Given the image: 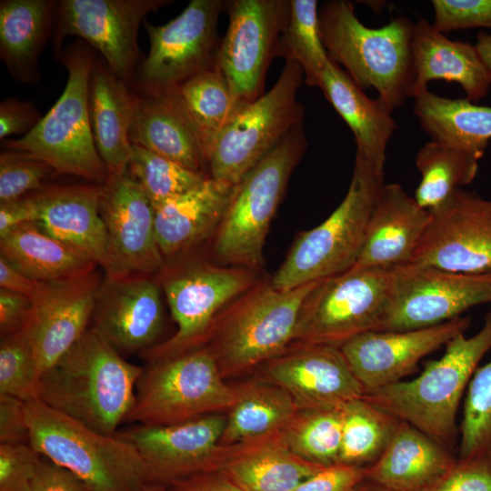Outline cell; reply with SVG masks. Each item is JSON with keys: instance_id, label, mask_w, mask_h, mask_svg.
Wrapping results in <instances>:
<instances>
[{"instance_id": "cell-1", "label": "cell", "mask_w": 491, "mask_h": 491, "mask_svg": "<svg viewBox=\"0 0 491 491\" xmlns=\"http://www.w3.org/2000/svg\"><path fill=\"white\" fill-rule=\"evenodd\" d=\"M144 366L127 362L90 327L40 376L35 398L105 435H115Z\"/></svg>"}, {"instance_id": "cell-2", "label": "cell", "mask_w": 491, "mask_h": 491, "mask_svg": "<svg viewBox=\"0 0 491 491\" xmlns=\"http://www.w3.org/2000/svg\"><path fill=\"white\" fill-rule=\"evenodd\" d=\"M445 346L443 356L429 362L417 376L363 396L452 452L460 402L481 359L491 350V310L475 335L461 333Z\"/></svg>"}, {"instance_id": "cell-3", "label": "cell", "mask_w": 491, "mask_h": 491, "mask_svg": "<svg viewBox=\"0 0 491 491\" xmlns=\"http://www.w3.org/2000/svg\"><path fill=\"white\" fill-rule=\"evenodd\" d=\"M320 35L329 58L346 69L362 89L373 87L393 111L407 97L414 83L412 40L415 24L396 16L370 28L345 0L325 3L318 12Z\"/></svg>"}, {"instance_id": "cell-4", "label": "cell", "mask_w": 491, "mask_h": 491, "mask_svg": "<svg viewBox=\"0 0 491 491\" xmlns=\"http://www.w3.org/2000/svg\"><path fill=\"white\" fill-rule=\"evenodd\" d=\"M320 281L291 290L259 281L222 312L204 346L223 377L246 373L286 351L294 343L303 304Z\"/></svg>"}, {"instance_id": "cell-5", "label": "cell", "mask_w": 491, "mask_h": 491, "mask_svg": "<svg viewBox=\"0 0 491 491\" xmlns=\"http://www.w3.org/2000/svg\"><path fill=\"white\" fill-rule=\"evenodd\" d=\"M384 173L356 150L348 190L335 211L317 226L297 235L270 279L279 290H291L352 268L362 250L369 218L384 186Z\"/></svg>"}, {"instance_id": "cell-6", "label": "cell", "mask_w": 491, "mask_h": 491, "mask_svg": "<svg viewBox=\"0 0 491 491\" xmlns=\"http://www.w3.org/2000/svg\"><path fill=\"white\" fill-rule=\"evenodd\" d=\"M25 413L29 444L90 491H129L151 483L137 450L117 434L97 432L37 398L25 402Z\"/></svg>"}, {"instance_id": "cell-7", "label": "cell", "mask_w": 491, "mask_h": 491, "mask_svg": "<svg viewBox=\"0 0 491 491\" xmlns=\"http://www.w3.org/2000/svg\"><path fill=\"white\" fill-rule=\"evenodd\" d=\"M61 62L68 74L63 94L30 132L4 141V146L47 163L56 175H72L102 185L109 174L95 148L88 107L95 62L82 43L67 46Z\"/></svg>"}, {"instance_id": "cell-8", "label": "cell", "mask_w": 491, "mask_h": 491, "mask_svg": "<svg viewBox=\"0 0 491 491\" xmlns=\"http://www.w3.org/2000/svg\"><path fill=\"white\" fill-rule=\"evenodd\" d=\"M306 145L300 123L235 185L215 232L213 253L219 262L259 270L270 223Z\"/></svg>"}, {"instance_id": "cell-9", "label": "cell", "mask_w": 491, "mask_h": 491, "mask_svg": "<svg viewBox=\"0 0 491 491\" xmlns=\"http://www.w3.org/2000/svg\"><path fill=\"white\" fill-rule=\"evenodd\" d=\"M235 387L225 382L215 358L203 346L175 356L148 362L136 383L125 419L165 426L228 411Z\"/></svg>"}, {"instance_id": "cell-10", "label": "cell", "mask_w": 491, "mask_h": 491, "mask_svg": "<svg viewBox=\"0 0 491 491\" xmlns=\"http://www.w3.org/2000/svg\"><path fill=\"white\" fill-rule=\"evenodd\" d=\"M304 73L286 61L274 86L247 103L217 134L207 150L209 176L235 185L296 125L303 123L304 105L297 91Z\"/></svg>"}, {"instance_id": "cell-11", "label": "cell", "mask_w": 491, "mask_h": 491, "mask_svg": "<svg viewBox=\"0 0 491 491\" xmlns=\"http://www.w3.org/2000/svg\"><path fill=\"white\" fill-rule=\"evenodd\" d=\"M391 269L353 266L321 280L305 300L294 343L340 346L375 330L388 303Z\"/></svg>"}, {"instance_id": "cell-12", "label": "cell", "mask_w": 491, "mask_h": 491, "mask_svg": "<svg viewBox=\"0 0 491 491\" xmlns=\"http://www.w3.org/2000/svg\"><path fill=\"white\" fill-rule=\"evenodd\" d=\"M391 273L388 303L376 331L430 327L491 303V274L458 273L416 264L391 268Z\"/></svg>"}, {"instance_id": "cell-13", "label": "cell", "mask_w": 491, "mask_h": 491, "mask_svg": "<svg viewBox=\"0 0 491 491\" xmlns=\"http://www.w3.org/2000/svg\"><path fill=\"white\" fill-rule=\"evenodd\" d=\"M256 272L241 266L198 264L167 277L163 290L177 330L142 356L151 362L203 346L223 307L260 281Z\"/></svg>"}, {"instance_id": "cell-14", "label": "cell", "mask_w": 491, "mask_h": 491, "mask_svg": "<svg viewBox=\"0 0 491 491\" xmlns=\"http://www.w3.org/2000/svg\"><path fill=\"white\" fill-rule=\"evenodd\" d=\"M225 5L221 0H192L167 24L144 23L150 46L138 74L143 92L170 91L216 65L217 21Z\"/></svg>"}, {"instance_id": "cell-15", "label": "cell", "mask_w": 491, "mask_h": 491, "mask_svg": "<svg viewBox=\"0 0 491 491\" xmlns=\"http://www.w3.org/2000/svg\"><path fill=\"white\" fill-rule=\"evenodd\" d=\"M229 23L216 65L235 95L251 103L264 95L271 60L290 15V0H234L226 4Z\"/></svg>"}, {"instance_id": "cell-16", "label": "cell", "mask_w": 491, "mask_h": 491, "mask_svg": "<svg viewBox=\"0 0 491 491\" xmlns=\"http://www.w3.org/2000/svg\"><path fill=\"white\" fill-rule=\"evenodd\" d=\"M226 419L215 413L172 425H135L116 434L137 450L150 482L167 487L219 468L227 450L221 445Z\"/></svg>"}, {"instance_id": "cell-17", "label": "cell", "mask_w": 491, "mask_h": 491, "mask_svg": "<svg viewBox=\"0 0 491 491\" xmlns=\"http://www.w3.org/2000/svg\"><path fill=\"white\" fill-rule=\"evenodd\" d=\"M431 220L410 264L491 274V200L457 189Z\"/></svg>"}, {"instance_id": "cell-18", "label": "cell", "mask_w": 491, "mask_h": 491, "mask_svg": "<svg viewBox=\"0 0 491 491\" xmlns=\"http://www.w3.org/2000/svg\"><path fill=\"white\" fill-rule=\"evenodd\" d=\"M100 212L107 236L105 276H150L162 268L155 208L128 170L101 185Z\"/></svg>"}, {"instance_id": "cell-19", "label": "cell", "mask_w": 491, "mask_h": 491, "mask_svg": "<svg viewBox=\"0 0 491 491\" xmlns=\"http://www.w3.org/2000/svg\"><path fill=\"white\" fill-rule=\"evenodd\" d=\"M166 0H63L57 8L55 41L68 35L85 40L104 56L106 65L127 82L139 57L137 31L151 12Z\"/></svg>"}, {"instance_id": "cell-20", "label": "cell", "mask_w": 491, "mask_h": 491, "mask_svg": "<svg viewBox=\"0 0 491 491\" xmlns=\"http://www.w3.org/2000/svg\"><path fill=\"white\" fill-rule=\"evenodd\" d=\"M469 316L412 330L376 331L357 335L341 345L364 395L404 380L426 356L466 333Z\"/></svg>"}, {"instance_id": "cell-21", "label": "cell", "mask_w": 491, "mask_h": 491, "mask_svg": "<svg viewBox=\"0 0 491 491\" xmlns=\"http://www.w3.org/2000/svg\"><path fill=\"white\" fill-rule=\"evenodd\" d=\"M160 296L149 276H105L89 327L121 356L142 355L160 344L165 327Z\"/></svg>"}, {"instance_id": "cell-22", "label": "cell", "mask_w": 491, "mask_h": 491, "mask_svg": "<svg viewBox=\"0 0 491 491\" xmlns=\"http://www.w3.org/2000/svg\"><path fill=\"white\" fill-rule=\"evenodd\" d=\"M265 365L263 379L287 392L298 410L338 407L364 396L338 346L297 344Z\"/></svg>"}, {"instance_id": "cell-23", "label": "cell", "mask_w": 491, "mask_h": 491, "mask_svg": "<svg viewBox=\"0 0 491 491\" xmlns=\"http://www.w3.org/2000/svg\"><path fill=\"white\" fill-rule=\"evenodd\" d=\"M101 283L95 270L76 278L45 283L33 300V316L25 329L40 376L89 328Z\"/></svg>"}, {"instance_id": "cell-24", "label": "cell", "mask_w": 491, "mask_h": 491, "mask_svg": "<svg viewBox=\"0 0 491 491\" xmlns=\"http://www.w3.org/2000/svg\"><path fill=\"white\" fill-rule=\"evenodd\" d=\"M431 220L399 184H385L373 207L354 266L391 269L410 264Z\"/></svg>"}, {"instance_id": "cell-25", "label": "cell", "mask_w": 491, "mask_h": 491, "mask_svg": "<svg viewBox=\"0 0 491 491\" xmlns=\"http://www.w3.org/2000/svg\"><path fill=\"white\" fill-rule=\"evenodd\" d=\"M31 195L36 223L105 270L107 236L100 212L101 185L45 186Z\"/></svg>"}, {"instance_id": "cell-26", "label": "cell", "mask_w": 491, "mask_h": 491, "mask_svg": "<svg viewBox=\"0 0 491 491\" xmlns=\"http://www.w3.org/2000/svg\"><path fill=\"white\" fill-rule=\"evenodd\" d=\"M412 52L415 78L410 97L427 90L432 80L457 83L472 102L482 99L489 92L491 72L476 46L447 38L424 17L415 23Z\"/></svg>"}, {"instance_id": "cell-27", "label": "cell", "mask_w": 491, "mask_h": 491, "mask_svg": "<svg viewBox=\"0 0 491 491\" xmlns=\"http://www.w3.org/2000/svg\"><path fill=\"white\" fill-rule=\"evenodd\" d=\"M129 139L189 169L207 166L205 145L171 91L137 96Z\"/></svg>"}, {"instance_id": "cell-28", "label": "cell", "mask_w": 491, "mask_h": 491, "mask_svg": "<svg viewBox=\"0 0 491 491\" xmlns=\"http://www.w3.org/2000/svg\"><path fill=\"white\" fill-rule=\"evenodd\" d=\"M323 467L296 455L282 430L227 446L217 471L244 491H293Z\"/></svg>"}, {"instance_id": "cell-29", "label": "cell", "mask_w": 491, "mask_h": 491, "mask_svg": "<svg viewBox=\"0 0 491 491\" xmlns=\"http://www.w3.org/2000/svg\"><path fill=\"white\" fill-rule=\"evenodd\" d=\"M137 96L127 82L102 63H95L89 84V119L97 153L109 175L128 168L132 155L129 131Z\"/></svg>"}, {"instance_id": "cell-30", "label": "cell", "mask_w": 491, "mask_h": 491, "mask_svg": "<svg viewBox=\"0 0 491 491\" xmlns=\"http://www.w3.org/2000/svg\"><path fill=\"white\" fill-rule=\"evenodd\" d=\"M456 461L452 452L401 421L379 458L366 467V480L386 491H423Z\"/></svg>"}, {"instance_id": "cell-31", "label": "cell", "mask_w": 491, "mask_h": 491, "mask_svg": "<svg viewBox=\"0 0 491 491\" xmlns=\"http://www.w3.org/2000/svg\"><path fill=\"white\" fill-rule=\"evenodd\" d=\"M234 188L209 176L155 208V235L163 256H175L215 232Z\"/></svg>"}, {"instance_id": "cell-32", "label": "cell", "mask_w": 491, "mask_h": 491, "mask_svg": "<svg viewBox=\"0 0 491 491\" xmlns=\"http://www.w3.org/2000/svg\"><path fill=\"white\" fill-rule=\"evenodd\" d=\"M319 88L351 129L356 150L384 173L387 145L396 129L393 110L380 97L367 96L332 60L323 74Z\"/></svg>"}, {"instance_id": "cell-33", "label": "cell", "mask_w": 491, "mask_h": 491, "mask_svg": "<svg viewBox=\"0 0 491 491\" xmlns=\"http://www.w3.org/2000/svg\"><path fill=\"white\" fill-rule=\"evenodd\" d=\"M0 256L41 283L76 278L97 266L87 256L52 236L36 222L22 224L0 236Z\"/></svg>"}, {"instance_id": "cell-34", "label": "cell", "mask_w": 491, "mask_h": 491, "mask_svg": "<svg viewBox=\"0 0 491 491\" xmlns=\"http://www.w3.org/2000/svg\"><path fill=\"white\" fill-rule=\"evenodd\" d=\"M413 111L431 141L484 155L491 139V105L448 98L425 90L414 97Z\"/></svg>"}, {"instance_id": "cell-35", "label": "cell", "mask_w": 491, "mask_h": 491, "mask_svg": "<svg viewBox=\"0 0 491 491\" xmlns=\"http://www.w3.org/2000/svg\"><path fill=\"white\" fill-rule=\"evenodd\" d=\"M57 5L49 0L0 2V56L17 81H37V59Z\"/></svg>"}, {"instance_id": "cell-36", "label": "cell", "mask_w": 491, "mask_h": 491, "mask_svg": "<svg viewBox=\"0 0 491 491\" xmlns=\"http://www.w3.org/2000/svg\"><path fill=\"white\" fill-rule=\"evenodd\" d=\"M235 387L221 445L232 446L284 430L298 408L287 392L266 380Z\"/></svg>"}, {"instance_id": "cell-37", "label": "cell", "mask_w": 491, "mask_h": 491, "mask_svg": "<svg viewBox=\"0 0 491 491\" xmlns=\"http://www.w3.org/2000/svg\"><path fill=\"white\" fill-rule=\"evenodd\" d=\"M170 91L199 133L206 156L217 134L247 104L235 95L217 65Z\"/></svg>"}, {"instance_id": "cell-38", "label": "cell", "mask_w": 491, "mask_h": 491, "mask_svg": "<svg viewBox=\"0 0 491 491\" xmlns=\"http://www.w3.org/2000/svg\"><path fill=\"white\" fill-rule=\"evenodd\" d=\"M401 420L364 396L342 406V436L336 464L367 467L385 451Z\"/></svg>"}, {"instance_id": "cell-39", "label": "cell", "mask_w": 491, "mask_h": 491, "mask_svg": "<svg viewBox=\"0 0 491 491\" xmlns=\"http://www.w3.org/2000/svg\"><path fill=\"white\" fill-rule=\"evenodd\" d=\"M416 165L421 179L414 198L421 207L431 211L474 181L478 159L463 150L430 141L418 150Z\"/></svg>"}, {"instance_id": "cell-40", "label": "cell", "mask_w": 491, "mask_h": 491, "mask_svg": "<svg viewBox=\"0 0 491 491\" xmlns=\"http://www.w3.org/2000/svg\"><path fill=\"white\" fill-rule=\"evenodd\" d=\"M316 0H290V15L276 55L298 63L309 86L320 87L330 58L323 44Z\"/></svg>"}, {"instance_id": "cell-41", "label": "cell", "mask_w": 491, "mask_h": 491, "mask_svg": "<svg viewBox=\"0 0 491 491\" xmlns=\"http://www.w3.org/2000/svg\"><path fill=\"white\" fill-rule=\"evenodd\" d=\"M342 406L298 410L283 430L290 449L321 466L336 464L341 446Z\"/></svg>"}, {"instance_id": "cell-42", "label": "cell", "mask_w": 491, "mask_h": 491, "mask_svg": "<svg viewBox=\"0 0 491 491\" xmlns=\"http://www.w3.org/2000/svg\"><path fill=\"white\" fill-rule=\"evenodd\" d=\"M127 170L154 208L194 189L209 177L205 172L189 169L135 145Z\"/></svg>"}, {"instance_id": "cell-43", "label": "cell", "mask_w": 491, "mask_h": 491, "mask_svg": "<svg viewBox=\"0 0 491 491\" xmlns=\"http://www.w3.org/2000/svg\"><path fill=\"white\" fill-rule=\"evenodd\" d=\"M458 459L491 460V361L478 366L464 396Z\"/></svg>"}, {"instance_id": "cell-44", "label": "cell", "mask_w": 491, "mask_h": 491, "mask_svg": "<svg viewBox=\"0 0 491 491\" xmlns=\"http://www.w3.org/2000/svg\"><path fill=\"white\" fill-rule=\"evenodd\" d=\"M40 374L25 329L2 337L0 343V395L25 402L35 398Z\"/></svg>"}, {"instance_id": "cell-45", "label": "cell", "mask_w": 491, "mask_h": 491, "mask_svg": "<svg viewBox=\"0 0 491 491\" xmlns=\"http://www.w3.org/2000/svg\"><path fill=\"white\" fill-rule=\"evenodd\" d=\"M56 175L47 163L21 151L6 149L0 155V203L39 191Z\"/></svg>"}, {"instance_id": "cell-46", "label": "cell", "mask_w": 491, "mask_h": 491, "mask_svg": "<svg viewBox=\"0 0 491 491\" xmlns=\"http://www.w3.org/2000/svg\"><path fill=\"white\" fill-rule=\"evenodd\" d=\"M41 461L29 443H0V491H30Z\"/></svg>"}, {"instance_id": "cell-47", "label": "cell", "mask_w": 491, "mask_h": 491, "mask_svg": "<svg viewBox=\"0 0 491 491\" xmlns=\"http://www.w3.org/2000/svg\"><path fill=\"white\" fill-rule=\"evenodd\" d=\"M433 25L442 32L491 29V0H433Z\"/></svg>"}, {"instance_id": "cell-48", "label": "cell", "mask_w": 491, "mask_h": 491, "mask_svg": "<svg viewBox=\"0 0 491 491\" xmlns=\"http://www.w3.org/2000/svg\"><path fill=\"white\" fill-rule=\"evenodd\" d=\"M423 491H491V460L456 458L447 472Z\"/></svg>"}, {"instance_id": "cell-49", "label": "cell", "mask_w": 491, "mask_h": 491, "mask_svg": "<svg viewBox=\"0 0 491 491\" xmlns=\"http://www.w3.org/2000/svg\"><path fill=\"white\" fill-rule=\"evenodd\" d=\"M366 475V467L334 464L306 478L293 491H353Z\"/></svg>"}, {"instance_id": "cell-50", "label": "cell", "mask_w": 491, "mask_h": 491, "mask_svg": "<svg viewBox=\"0 0 491 491\" xmlns=\"http://www.w3.org/2000/svg\"><path fill=\"white\" fill-rule=\"evenodd\" d=\"M34 306L32 298L0 288L1 338L23 330L30 322Z\"/></svg>"}, {"instance_id": "cell-51", "label": "cell", "mask_w": 491, "mask_h": 491, "mask_svg": "<svg viewBox=\"0 0 491 491\" xmlns=\"http://www.w3.org/2000/svg\"><path fill=\"white\" fill-rule=\"evenodd\" d=\"M42 117L28 101L8 98L0 105V138L30 132Z\"/></svg>"}, {"instance_id": "cell-52", "label": "cell", "mask_w": 491, "mask_h": 491, "mask_svg": "<svg viewBox=\"0 0 491 491\" xmlns=\"http://www.w3.org/2000/svg\"><path fill=\"white\" fill-rule=\"evenodd\" d=\"M0 443H29L25 401L0 395Z\"/></svg>"}, {"instance_id": "cell-53", "label": "cell", "mask_w": 491, "mask_h": 491, "mask_svg": "<svg viewBox=\"0 0 491 491\" xmlns=\"http://www.w3.org/2000/svg\"><path fill=\"white\" fill-rule=\"evenodd\" d=\"M30 491L90 490L75 474L42 456V461Z\"/></svg>"}, {"instance_id": "cell-54", "label": "cell", "mask_w": 491, "mask_h": 491, "mask_svg": "<svg viewBox=\"0 0 491 491\" xmlns=\"http://www.w3.org/2000/svg\"><path fill=\"white\" fill-rule=\"evenodd\" d=\"M36 206L31 194L0 203V236L22 224L36 222Z\"/></svg>"}, {"instance_id": "cell-55", "label": "cell", "mask_w": 491, "mask_h": 491, "mask_svg": "<svg viewBox=\"0 0 491 491\" xmlns=\"http://www.w3.org/2000/svg\"><path fill=\"white\" fill-rule=\"evenodd\" d=\"M167 491H244L219 471L199 474L176 482Z\"/></svg>"}, {"instance_id": "cell-56", "label": "cell", "mask_w": 491, "mask_h": 491, "mask_svg": "<svg viewBox=\"0 0 491 491\" xmlns=\"http://www.w3.org/2000/svg\"><path fill=\"white\" fill-rule=\"evenodd\" d=\"M44 284L30 278L0 256V288L26 296L34 300L41 292Z\"/></svg>"}, {"instance_id": "cell-57", "label": "cell", "mask_w": 491, "mask_h": 491, "mask_svg": "<svg viewBox=\"0 0 491 491\" xmlns=\"http://www.w3.org/2000/svg\"><path fill=\"white\" fill-rule=\"evenodd\" d=\"M475 46L482 61L491 72V34L484 31L478 33Z\"/></svg>"}, {"instance_id": "cell-58", "label": "cell", "mask_w": 491, "mask_h": 491, "mask_svg": "<svg viewBox=\"0 0 491 491\" xmlns=\"http://www.w3.org/2000/svg\"><path fill=\"white\" fill-rule=\"evenodd\" d=\"M353 491H386V490L365 479L358 486H356Z\"/></svg>"}, {"instance_id": "cell-59", "label": "cell", "mask_w": 491, "mask_h": 491, "mask_svg": "<svg viewBox=\"0 0 491 491\" xmlns=\"http://www.w3.org/2000/svg\"><path fill=\"white\" fill-rule=\"evenodd\" d=\"M129 491H167L166 487L155 483H146L139 487L131 489Z\"/></svg>"}]
</instances>
